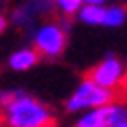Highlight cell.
Wrapping results in <instances>:
<instances>
[{"mask_svg": "<svg viewBox=\"0 0 127 127\" xmlns=\"http://www.w3.org/2000/svg\"><path fill=\"white\" fill-rule=\"evenodd\" d=\"M0 125L2 127H54L52 108L39 97L22 91H0Z\"/></svg>", "mask_w": 127, "mask_h": 127, "instance_id": "1", "label": "cell"}, {"mask_svg": "<svg viewBox=\"0 0 127 127\" xmlns=\"http://www.w3.org/2000/svg\"><path fill=\"white\" fill-rule=\"evenodd\" d=\"M69 26L71 24L67 17H63V20L47 17L30 30V45L39 52L41 58H47V60L58 58V56H63L65 47H67Z\"/></svg>", "mask_w": 127, "mask_h": 127, "instance_id": "2", "label": "cell"}, {"mask_svg": "<svg viewBox=\"0 0 127 127\" xmlns=\"http://www.w3.org/2000/svg\"><path fill=\"white\" fill-rule=\"evenodd\" d=\"M116 99V95L108 88L99 86L93 78H82L75 88L71 91V95L67 97L65 101V112L67 114H82L86 110H93V108H99V106H106L110 101Z\"/></svg>", "mask_w": 127, "mask_h": 127, "instance_id": "3", "label": "cell"}, {"mask_svg": "<svg viewBox=\"0 0 127 127\" xmlns=\"http://www.w3.org/2000/svg\"><path fill=\"white\" fill-rule=\"evenodd\" d=\"M88 78H93L99 86L112 91L116 97H123L127 91V63H123L114 54H106L88 71Z\"/></svg>", "mask_w": 127, "mask_h": 127, "instance_id": "4", "label": "cell"}, {"mask_svg": "<svg viewBox=\"0 0 127 127\" xmlns=\"http://www.w3.org/2000/svg\"><path fill=\"white\" fill-rule=\"evenodd\" d=\"M125 119H127V101L123 97H116L106 106L78 114L73 127H114Z\"/></svg>", "mask_w": 127, "mask_h": 127, "instance_id": "5", "label": "cell"}, {"mask_svg": "<svg viewBox=\"0 0 127 127\" xmlns=\"http://www.w3.org/2000/svg\"><path fill=\"white\" fill-rule=\"evenodd\" d=\"M52 13H56L54 0H24L22 4L11 9L9 24H13L20 30H32L39 22L47 20Z\"/></svg>", "mask_w": 127, "mask_h": 127, "instance_id": "6", "label": "cell"}, {"mask_svg": "<svg viewBox=\"0 0 127 127\" xmlns=\"http://www.w3.org/2000/svg\"><path fill=\"white\" fill-rule=\"evenodd\" d=\"M39 52L34 50L32 45H24V47H17L15 52H11L9 56V69L11 71H17V73H26L39 63Z\"/></svg>", "mask_w": 127, "mask_h": 127, "instance_id": "7", "label": "cell"}, {"mask_svg": "<svg viewBox=\"0 0 127 127\" xmlns=\"http://www.w3.org/2000/svg\"><path fill=\"white\" fill-rule=\"evenodd\" d=\"M78 20L84 26H103L106 20V4H84L78 13Z\"/></svg>", "mask_w": 127, "mask_h": 127, "instance_id": "8", "label": "cell"}, {"mask_svg": "<svg viewBox=\"0 0 127 127\" xmlns=\"http://www.w3.org/2000/svg\"><path fill=\"white\" fill-rule=\"evenodd\" d=\"M127 24V7L125 4H106L103 28H121Z\"/></svg>", "mask_w": 127, "mask_h": 127, "instance_id": "9", "label": "cell"}, {"mask_svg": "<svg viewBox=\"0 0 127 127\" xmlns=\"http://www.w3.org/2000/svg\"><path fill=\"white\" fill-rule=\"evenodd\" d=\"M86 4V0H54V7H56V13L60 17H78L80 9Z\"/></svg>", "mask_w": 127, "mask_h": 127, "instance_id": "10", "label": "cell"}, {"mask_svg": "<svg viewBox=\"0 0 127 127\" xmlns=\"http://www.w3.org/2000/svg\"><path fill=\"white\" fill-rule=\"evenodd\" d=\"M7 24H9V17H7V15H2V13H0V32H2V30L7 28Z\"/></svg>", "mask_w": 127, "mask_h": 127, "instance_id": "11", "label": "cell"}, {"mask_svg": "<svg viewBox=\"0 0 127 127\" xmlns=\"http://www.w3.org/2000/svg\"><path fill=\"white\" fill-rule=\"evenodd\" d=\"M110 0H86V4H108Z\"/></svg>", "mask_w": 127, "mask_h": 127, "instance_id": "12", "label": "cell"}, {"mask_svg": "<svg viewBox=\"0 0 127 127\" xmlns=\"http://www.w3.org/2000/svg\"><path fill=\"white\" fill-rule=\"evenodd\" d=\"M114 127H127V119H125V121H121L119 125H114Z\"/></svg>", "mask_w": 127, "mask_h": 127, "instance_id": "13", "label": "cell"}, {"mask_svg": "<svg viewBox=\"0 0 127 127\" xmlns=\"http://www.w3.org/2000/svg\"><path fill=\"white\" fill-rule=\"evenodd\" d=\"M125 7H127V0H125Z\"/></svg>", "mask_w": 127, "mask_h": 127, "instance_id": "14", "label": "cell"}]
</instances>
